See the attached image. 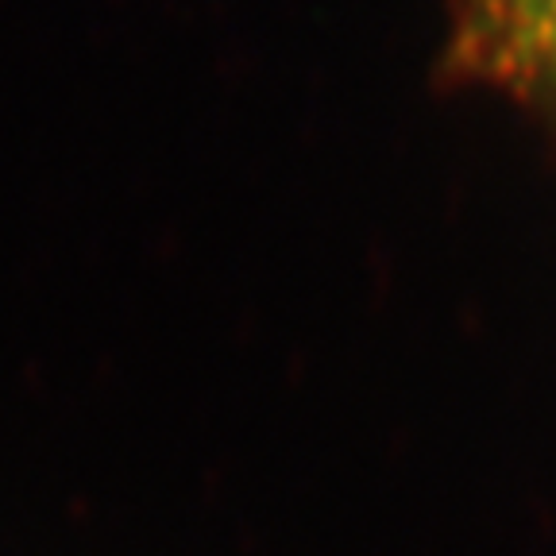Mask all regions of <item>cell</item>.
I'll use <instances>...</instances> for the list:
<instances>
[{
    "mask_svg": "<svg viewBox=\"0 0 556 556\" xmlns=\"http://www.w3.org/2000/svg\"><path fill=\"white\" fill-rule=\"evenodd\" d=\"M456 59L556 104V0H456Z\"/></svg>",
    "mask_w": 556,
    "mask_h": 556,
    "instance_id": "cell-1",
    "label": "cell"
}]
</instances>
